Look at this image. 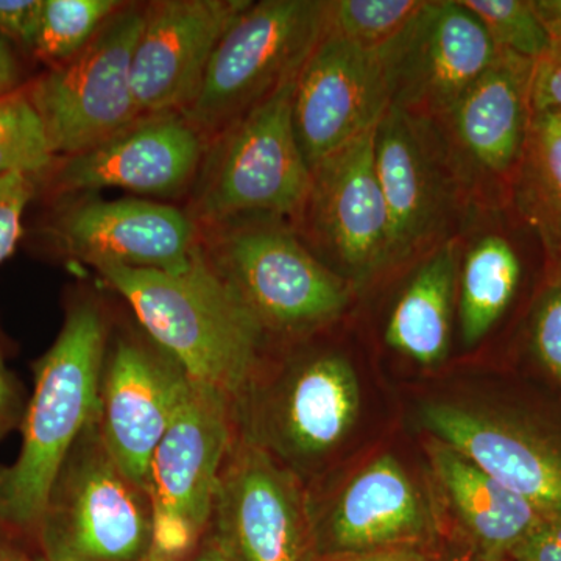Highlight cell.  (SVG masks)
<instances>
[{
  "label": "cell",
  "mask_w": 561,
  "mask_h": 561,
  "mask_svg": "<svg viewBox=\"0 0 561 561\" xmlns=\"http://www.w3.org/2000/svg\"><path fill=\"white\" fill-rule=\"evenodd\" d=\"M95 271L127 300L151 341L195 389L234 408L253 378L264 330L203 249L181 273L113 264Z\"/></svg>",
  "instance_id": "6da1fadb"
},
{
  "label": "cell",
  "mask_w": 561,
  "mask_h": 561,
  "mask_svg": "<svg viewBox=\"0 0 561 561\" xmlns=\"http://www.w3.org/2000/svg\"><path fill=\"white\" fill-rule=\"evenodd\" d=\"M106 328L94 306L70 308L35 368L18 459L0 468V523L36 529L55 479L83 432L99 420Z\"/></svg>",
  "instance_id": "7a4b0ae2"
},
{
  "label": "cell",
  "mask_w": 561,
  "mask_h": 561,
  "mask_svg": "<svg viewBox=\"0 0 561 561\" xmlns=\"http://www.w3.org/2000/svg\"><path fill=\"white\" fill-rule=\"evenodd\" d=\"M300 70L221 133L197 186L192 220L220 227L238 217L286 216L305 208L312 172L291 117Z\"/></svg>",
  "instance_id": "3957f363"
},
{
  "label": "cell",
  "mask_w": 561,
  "mask_h": 561,
  "mask_svg": "<svg viewBox=\"0 0 561 561\" xmlns=\"http://www.w3.org/2000/svg\"><path fill=\"white\" fill-rule=\"evenodd\" d=\"M36 530L46 561H142L149 556V494L110 456L99 420L58 472Z\"/></svg>",
  "instance_id": "277c9868"
},
{
  "label": "cell",
  "mask_w": 561,
  "mask_h": 561,
  "mask_svg": "<svg viewBox=\"0 0 561 561\" xmlns=\"http://www.w3.org/2000/svg\"><path fill=\"white\" fill-rule=\"evenodd\" d=\"M324 2H251L225 33L183 116L208 138L305 65L323 33Z\"/></svg>",
  "instance_id": "5b68a950"
},
{
  "label": "cell",
  "mask_w": 561,
  "mask_h": 561,
  "mask_svg": "<svg viewBox=\"0 0 561 561\" xmlns=\"http://www.w3.org/2000/svg\"><path fill=\"white\" fill-rule=\"evenodd\" d=\"M146 9L124 7L70 60L55 66L28 91L55 154L66 158L99 146L142 114L133 92V54Z\"/></svg>",
  "instance_id": "8992f818"
},
{
  "label": "cell",
  "mask_w": 561,
  "mask_h": 561,
  "mask_svg": "<svg viewBox=\"0 0 561 561\" xmlns=\"http://www.w3.org/2000/svg\"><path fill=\"white\" fill-rule=\"evenodd\" d=\"M231 412L227 401L192 386L158 445L147 476L150 559H183L213 518L221 471L231 451Z\"/></svg>",
  "instance_id": "52a82bcc"
},
{
  "label": "cell",
  "mask_w": 561,
  "mask_h": 561,
  "mask_svg": "<svg viewBox=\"0 0 561 561\" xmlns=\"http://www.w3.org/2000/svg\"><path fill=\"white\" fill-rule=\"evenodd\" d=\"M214 271L265 327L301 331L341 316L348 287L289 232L238 228L217 239Z\"/></svg>",
  "instance_id": "ba28073f"
},
{
  "label": "cell",
  "mask_w": 561,
  "mask_h": 561,
  "mask_svg": "<svg viewBox=\"0 0 561 561\" xmlns=\"http://www.w3.org/2000/svg\"><path fill=\"white\" fill-rule=\"evenodd\" d=\"M390 106L434 122L493 65L497 49L460 0H432L379 47Z\"/></svg>",
  "instance_id": "9c48e42d"
},
{
  "label": "cell",
  "mask_w": 561,
  "mask_h": 561,
  "mask_svg": "<svg viewBox=\"0 0 561 561\" xmlns=\"http://www.w3.org/2000/svg\"><path fill=\"white\" fill-rule=\"evenodd\" d=\"M389 108L379 49L321 33L302 65L291 103L295 135L311 172L373 130Z\"/></svg>",
  "instance_id": "30bf717a"
},
{
  "label": "cell",
  "mask_w": 561,
  "mask_h": 561,
  "mask_svg": "<svg viewBox=\"0 0 561 561\" xmlns=\"http://www.w3.org/2000/svg\"><path fill=\"white\" fill-rule=\"evenodd\" d=\"M191 387L161 348L121 341L105 359L99 431L117 467L140 489L147 491L150 461Z\"/></svg>",
  "instance_id": "8fae6325"
},
{
  "label": "cell",
  "mask_w": 561,
  "mask_h": 561,
  "mask_svg": "<svg viewBox=\"0 0 561 561\" xmlns=\"http://www.w3.org/2000/svg\"><path fill=\"white\" fill-rule=\"evenodd\" d=\"M249 0H162L146 9L133 54L131 83L142 116L183 113L210 58Z\"/></svg>",
  "instance_id": "7c38bea8"
},
{
  "label": "cell",
  "mask_w": 561,
  "mask_h": 561,
  "mask_svg": "<svg viewBox=\"0 0 561 561\" xmlns=\"http://www.w3.org/2000/svg\"><path fill=\"white\" fill-rule=\"evenodd\" d=\"M224 465L213 515L230 561H309L305 505L290 472L254 443Z\"/></svg>",
  "instance_id": "4fadbf2b"
},
{
  "label": "cell",
  "mask_w": 561,
  "mask_h": 561,
  "mask_svg": "<svg viewBox=\"0 0 561 561\" xmlns=\"http://www.w3.org/2000/svg\"><path fill=\"white\" fill-rule=\"evenodd\" d=\"M206 136L181 113L146 114L99 146L66 158L55 184L65 192L119 187L175 197L197 176Z\"/></svg>",
  "instance_id": "5bb4252c"
},
{
  "label": "cell",
  "mask_w": 561,
  "mask_h": 561,
  "mask_svg": "<svg viewBox=\"0 0 561 561\" xmlns=\"http://www.w3.org/2000/svg\"><path fill=\"white\" fill-rule=\"evenodd\" d=\"M54 234L80 260L168 273L190 267L198 243L197 225L183 210L144 201H81L57 217Z\"/></svg>",
  "instance_id": "9a60e30c"
},
{
  "label": "cell",
  "mask_w": 561,
  "mask_h": 561,
  "mask_svg": "<svg viewBox=\"0 0 561 561\" xmlns=\"http://www.w3.org/2000/svg\"><path fill=\"white\" fill-rule=\"evenodd\" d=\"M421 421L446 443L537 508L561 522V445L524 421L453 402H426Z\"/></svg>",
  "instance_id": "2e32d148"
},
{
  "label": "cell",
  "mask_w": 561,
  "mask_h": 561,
  "mask_svg": "<svg viewBox=\"0 0 561 561\" xmlns=\"http://www.w3.org/2000/svg\"><path fill=\"white\" fill-rule=\"evenodd\" d=\"M534 61L497 50L496 60L442 116L453 175L515 176L530 127ZM434 121V122H437Z\"/></svg>",
  "instance_id": "e0dca14e"
},
{
  "label": "cell",
  "mask_w": 561,
  "mask_h": 561,
  "mask_svg": "<svg viewBox=\"0 0 561 561\" xmlns=\"http://www.w3.org/2000/svg\"><path fill=\"white\" fill-rule=\"evenodd\" d=\"M376 127L321 162L306 203L320 238L360 276L394 261L393 228L376 172Z\"/></svg>",
  "instance_id": "ac0fdd59"
},
{
  "label": "cell",
  "mask_w": 561,
  "mask_h": 561,
  "mask_svg": "<svg viewBox=\"0 0 561 561\" xmlns=\"http://www.w3.org/2000/svg\"><path fill=\"white\" fill-rule=\"evenodd\" d=\"M375 161L393 228L394 261L437 238L453 175L427 121L390 106L376 127Z\"/></svg>",
  "instance_id": "d6986e66"
},
{
  "label": "cell",
  "mask_w": 561,
  "mask_h": 561,
  "mask_svg": "<svg viewBox=\"0 0 561 561\" xmlns=\"http://www.w3.org/2000/svg\"><path fill=\"white\" fill-rule=\"evenodd\" d=\"M360 391L348 360L335 354L306 362L280 391L272 426L279 446L312 459L337 446L359 412Z\"/></svg>",
  "instance_id": "ffe728a7"
},
{
  "label": "cell",
  "mask_w": 561,
  "mask_h": 561,
  "mask_svg": "<svg viewBox=\"0 0 561 561\" xmlns=\"http://www.w3.org/2000/svg\"><path fill=\"white\" fill-rule=\"evenodd\" d=\"M426 516L420 494L402 465L382 456L343 490L330 519L337 551L357 553L411 546Z\"/></svg>",
  "instance_id": "44dd1931"
},
{
  "label": "cell",
  "mask_w": 561,
  "mask_h": 561,
  "mask_svg": "<svg viewBox=\"0 0 561 561\" xmlns=\"http://www.w3.org/2000/svg\"><path fill=\"white\" fill-rule=\"evenodd\" d=\"M430 456L438 482L483 561H507L513 549L546 522L534 505L446 443L432 442Z\"/></svg>",
  "instance_id": "7402d4cb"
},
{
  "label": "cell",
  "mask_w": 561,
  "mask_h": 561,
  "mask_svg": "<svg viewBox=\"0 0 561 561\" xmlns=\"http://www.w3.org/2000/svg\"><path fill=\"white\" fill-rule=\"evenodd\" d=\"M457 278V243L448 241L421 264L402 291L387 324L386 342L390 348L421 365L445 359L451 339Z\"/></svg>",
  "instance_id": "603a6c76"
},
{
  "label": "cell",
  "mask_w": 561,
  "mask_h": 561,
  "mask_svg": "<svg viewBox=\"0 0 561 561\" xmlns=\"http://www.w3.org/2000/svg\"><path fill=\"white\" fill-rule=\"evenodd\" d=\"M515 202L551 260L561 265V117L531 114L515 176Z\"/></svg>",
  "instance_id": "cb8c5ba5"
},
{
  "label": "cell",
  "mask_w": 561,
  "mask_h": 561,
  "mask_svg": "<svg viewBox=\"0 0 561 561\" xmlns=\"http://www.w3.org/2000/svg\"><path fill=\"white\" fill-rule=\"evenodd\" d=\"M522 278L518 253L504 236L485 234L467 251L460 271V328L476 345L511 305Z\"/></svg>",
  "instance_id": "d4e9b609"
},
{
  "label": "cell",
  "mask_w": 561,
  "mask_h": 561,
  "mask_svg": "<svg viewBox=\"0 0 561 561\" xmlns=\"http://www.w3.org/2000/svg\"><path fill=\"white\" fill-rule=\"evenodd\" d=\"M122 5L116 0H43L32 49L61 65L80 54Z\"/></svg>",
  "instance_id": "484cf974"
},
{
  "label": "cell",
  "mask_w": 561,
  "mask_h": 561,
  "mask_svg": "<svg viewBox=\"0 0 561 561\" xmlns=\"http://www.w3.org/2000/svg\"><path fill=\"white\" fill-rule=\"evenodd\" d=\"M54 149L27 90L0 94V175L33 176L55 161Z\"/></svg>",
  "instance_id": "4316f807"
},
{
  "label": "cell",
  "mask_w": 561,
  "mask_h": 561,
  "mask_svg": "<svg viewBox=\"0 0 561 561\" xmlns=\"http://www.w3.org/2000/svg\"><path fill=\"white\" fill-rule=\"evenodd\" d=\"M426 0H335L324 2L323 33L379 49L402 31Z\"/></svg>",
  "instance_id": "83f0119b"
},
{
  "label": "cell",
  "mask_w": 561,
  "mask_h": 561,
  "mask_svg": "<svg viewBox=\"0 0 561 561\" xmlns=\"http://www.w3.org/2000/svg\"><path fill=\"white\" fill-rule=\"evenodd\" d=\"M478 18L497 50L538 60L551 38L538 20L531 0H460Z\"/></svg>",
  "instance_id": "f1b7e54d"
},
{
  "label": "cell",
  "mask_w": 561,
  "mask_h": 561,
  "mask_svg": "<svg viewBox=\"0 0 561 561\" xmlns=\"http://www.w3.org/2000/svg\"><path fill=\"white\" fill-rule=\"evenodd\" d=\"M538 359L561 383V279L542 295L531 323Z\"/></svg>",
  "instance_id": "f546056e"
},
{
  "label": "cell",
  "mask_w": 561,
  "mask_h": 561,
  "mask_svg": "<svg viewBox=\"0 0 561 561\" xmlns=\"http://www.w3.org/2000/svg\"><path fill=\"white\" fill-rule=\"evenodd\" d=\"M32 176L0 175V264L9 260L22 236V217L33 197Z\"/></svg>",
  "instance_id": "4dcf8cb0"
},
{
  "label": "cell",
  "mask_w": 561,
  "mask_h": 561,
  "mask_svg": "<svg viewBox=\"0 0 561 561\" xmlns=\"http://www.w3.org/2000/svg\"><path fill=\"white\" fill-rule=\"evenodd\" d=\"M530 113L561 114V41L534 61L530 80Z\"/></svg>",
  "instance_id": "1f68e13d"
},
{
  "label": "cell",
  "mask_w": 561,
  "mask_h": 561,
  "mask_svg": "<svg viewBox=\"0 0 561 561\" xmlns=\"http://www.w3.org/2000/svg\"><path fill=\"white\" fill-rule=\"evenodd\" d=\"M43 0H0V35L33 47Z\"/></svg>",
  "instance_id": "d6a6232c"
},
{
  "label": "cell",
  "mask_w": 561,
  "mask_h": 561,
  "mask_svg": "<svg viewBox=\"0 0 561 561\" xmlns=\"http://www.w3.org/2000/svg\"><path fill=\"white\" fill-rule=\"evenodd\" d=\"M507 561H561V522H542L513 549Z\"/></svg>",
  "instance_id": "836d02e7"
},
{
  "label": "cell",
  "mask_w": 561,
  "mask_h": 561,
  "mask_svg": "<svg viewBox=\"0 0 561 561\" xmlns=\"http://www.w3.org/2000/svg\"><path fill=\"white\" fill-rule=\"evenodd\" d=\"M18 416H20V394L0 356V438L13 427Z\"/></svg>",
  "instance_id": "e575fe53"
},
{
  "label": "cell",
  "mask_w": 561,
  "mask_h": 561,
  "mask_svg": "<svg viewBox=\"0 0 561 561\" xmlns=\"http://www.w3.org/2000/svg\"><path fill=\"white\" fill-rule=\"evenodd\" d=\"M337 561H430L423 552L412 546L379 549V551L350 553V557Z\"/></svg>",
  "instance_id": "d590c367"
},
{
  "label": "cell",
  "mask_w": 561,
  "mask_h": 561,
  "mask_svg": "<svg viewBox=\"0 0 561 561\" xmlns=\"http://www.w3.org/2000/svg\"><path fill=\"white\" fill-rule=\"evenodd\" d=\"M535 13L552 41H561V0H531Z\"/></svg>",
  "instance_id": "8d00e7d4"
},
{
  "label": "cell",
  "mask_w": 561,
  "mask_h": 561,
  "mask_svg": "<svg viewBox=\"0 0 561 561\" xmlns=\"http://www.w3.org/2000/svg\"><path fill=\"white\" fill-rule=\"evenodd\" d=\"M20 69L14 60L13 51L7 46L5 39L0 36V94L16 90Z\"/></svg>",
  "instance_id": "74e56055"
},
{
  "label": "cell",
  "mask_w": 561,
  "mask_h": 561,
  "mask_svg": "<svg viewBox=\"0 0 561 561\" xmlns=\"http://www.w3.org/2000/svg\"><path fill=\"white\" fill-rule=\"evenodd\" d=\"M195 561H230V559H228L227 553L221 551L219 546L214 545L205 549Z\"/></svg>",
  "instance_id": "f35d334b"
},
{
  "label": "cell",
  "mask_w": 561,
  "mask_h": 561,
  "mask_svg": "<svg viewBox=\"0 0 561 561\" xmlns=\"http://www.w3.org/2000/svg\"><path fill=\"white\" fill-rule=\"evenodd\" d=\"M0 561H27L24 557L21 556L20 552L14 551L9 542L2 540L0 537Z\"/></svg>",
  "instance_id": "ab89813d"
},
{
  "label": "cell",
  "mask_w": 561,
  "mask_h": 561,
  "mask_svg": "<svg viewBox=\"0 0 561 561\" xmlns=\"http://www.w3.org/2000/svg\"><path fill=\"white\" fill-rule=\"evenodd\" d=\"M35 561H46V560L39 559V560H35ZM142 561H157V560L150 559V557L147 556L146 559H144Z\"/></svg>",
  "instance_id": "60d3db41"
},
{
  "label": "cell",
  "mask_w": 561,
  "mask_h": 561,
  "mask_svg": "<svg viewBox=\"0 0 561 561\" xmlns=\"http://www.w3.org/2000/svg\"><path fill=\"white\" fill-rule=\"evenodd\" d=\"M559 116L561 117V114H559Z\"/></svg>",
  "instance_id": "b9f144b4"
}]
</instances>
